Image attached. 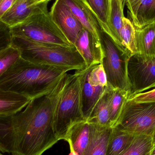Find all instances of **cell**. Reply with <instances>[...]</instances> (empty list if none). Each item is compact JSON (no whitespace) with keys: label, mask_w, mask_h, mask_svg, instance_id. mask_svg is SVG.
<instances>
[{"label":"cell","mask_w":155,"mask_h":155,"mask_svg":"<svg viewBox=\"0 0 155 155\" xmlns=\"http://www.w3.org/2000/svg\"><path fill=\"white\" fill-rule=\"evenodd\" d=\"M68 73L51 91L31 99L15 114L17 129L15 155H42L58 142L53 127L57 101L69 78Z\"/></svg>","instance_id":"cell-1"},{"label":"cell","mask_w":155,"mask_h":155,"mask_svg":"<svg viewBox=\"0 0 155 155\" xmlns=\"http://www.w3.org/2000/svg\"><path fill=\"white\" fill-rule=\"evenodd\" d=\"M65 70L20 59L0 76V89L32 99L51 90Z\"/></svg>","instance_id":"cell-2"},{"label":"cell","mask_w":155,"mask_h":155,"mask_svg":"<svg viewBox=\"0 0 155 155\" xmlns=\"http://www.w3.org/2000/svg\"><path fill=\"white\" fill-rule=\"evenodd\" d=\"M12 46L19 50L25 61L57 67L67 72L86 68L84 60L75 47L35 42L13 36Z\"/></svg>","instance_id":"cell-3"},{"label":"cell","mask_w":155,"mask_h":155,"mask_svg":"<svg viewBox=\"0 0 155 155\" xmlns=\"http://www.w3.org/2000/svg\"><path fill=\"white\" fill-rule=\"evenodd\" d=\"M85 120L83 113L80 71H76L69 78L57 101L54 115L53 127L58 141L65 140L72 126Z\"/></svg>","instance_id":"cell-4"},{"label":"cell","mask_w":155,"mask_h":155,"mask_svg":"<svg viewBox=\"0 0 155 155\" xmlns=\"http://www.w3.org/2000/svg\"><path fill=\"white\" fill-rule=\"evenodd\" d=\"M11 30L13 36L35 42L74 47L52 20L48 12L35 14L11 27Z\"/></svg>","instance_id":"cell-5"},{"label":"cell","mask_w":155,"mask_h":155,"mask_svg":"<svg viewBox=\"0 0 155 155\" xmlns=\"http://www.w3.org/2000/svg\"><path fill=\"white\" fill-rule=\"evenodd\" d=\"M104 53L102 65L106 74L107 84L112 87L128 92L129 87L127 65L131 54L117 45L102 29L99 33Z\"/></svg>","instance_id":"cell-6"},{"label":"cell","mask_w":155,"mask_h":155,"mask_svg":"<svg viewBox=\"0 0 155 155\" xmlns=\"http://www.w3.org/2000/svg\"><path fill=\"white\" fill-rule=\"evenodd\" d=\"M116 126L134 134L152 136L155 130V102L127 99Z\"/></svg>","instance_id":"cell-7"},{"label":"cell","mask_w":155,"mask_h":155,"mask_svg":"<svg viewBox=\"0 0 155 155\" xmlns=\"http://www.w3.org/2000/svg\"><path fill=\"white\" fill-rule=\"evenodd\" d=\"M83 113L86 120L107 86L102 64L80 71Z\"/></svg>","instance_id":"cell-8"},{"label":"cell","mask_w":155,"mask_h":155,"mask_svg":"<svg viewBox=\"0 0 155 155\" xmlns=\"http://www.w3.org/2000/svg\"><path fill=\"white\" fill-rule=\"evenodd\" d=\"M128 97L155 87V57L145 59L136 53L131 55L127 65Z\"/></svg>","instance_id":"cell-9"},{"label":"cell","mask_w":155,"mask_h":155,"mask_svg":"<svg viewBox=\"0 0 155 155\" xmlns=\"http://www.w3.org/2000/svg\"><path fill=\"white\" fill-rule=\"evenodd\" d=\"M49 12L52 20L74 45L78 33L84 27L64 0H55Z\"/></svg>","instance_id":"cell-10"},{"label":"cell","mask_w":155,"mask_h":155,"mask_svg":"<svg viewBox=\"0 0 155 155\" xmlns=\"http://www.w3.org/2000/svg\"><path fill=\"white\" fill-rule=\"evenodd\" d=\"M49 2L37 3L33 0H16L0 21L11 28L14 27L35 14L48 12Z\"/></svg>","instance_id":"cell-11"},{"label":"cell","mask_w":155,"mask_h":155,"mask_svg":"<svg viewBox=\"0 0 155 155\" xmlns=\"http://www.w3.org/2000/svg\"><path fill=\"white\" fill-rule=\"evenodd\" d=\"M74 45L84 60L86 68L102 63L104 53L101 43L85 28L79 32Z\"/></svg>","instance_id":"cell-12"},{"label":"cell","mask_w":155,"mask_h":155,"mask_svg":"<svg viewBox=\"0 0 155 155\" xmlns=\"http://www.w3.org/2000/svg\"><path fill=\"white\" fill-rule=\"evenodd\" d=\"M94 125L85 120L71 127L65 139L70 146L69 155L83 154L90 143Z\"/></svg>","instance_id":"cell-13"},{"label":"cell","mask_w":155,"mask_h":155,"mask_svg":"<svg viewBox=\"0 0 155 155\" xmlns=\"http://www.w3.org/2000/svg\"><path fill=\"white\" fill-rule=\"evenodd\" d=\"M126 5L135 27L143 28L155 23V0H136Z\"/></svg>","instance_id":"cell-14"},{"label":"cell","mask_w":155,"mask_h":155,"mask_svg":"<svg viewBox=\"0 0 155 155\" xmlns=\"http://www.w3.org/2000/svg\"><path fill=\"white\" fill-rule=\"evenodd\" d=\"M64 1L84 28L92 33L96 40L101 43L99 35L101 26L95 15L84 2L83 0Z\"/></svg>","instance_id":"cell-15"},{"label":"cell","mask_w":155,"mask_h":155,"mask_svg":"<svg viewBox=\"0 0 155 155\" xmlns=\"http://www.w3.org/2000/svg\"><path fill=\"white\" fill-rule=\"evenodd\" d=\"M14 115L0 116V152L13 155L17 137Z\"/></svg>","instance_id":"cell-16"},{"label":"cell","mask_w":155,"mask_h":155,"mask_svg":"<svg viewBox=\"0 0 155 155\" xmlns=\"http://www.w3.org/2000/svg\"><path fill=\"white\" fill-rule=\"evenodd\" d=\"M135 47L136 53L145 59L155 57V23L135 27Z\"/></svg>","instance_id":"cell-17"},{"label":"cell","mask_w":155,"mask_h":155,"mask_svg":"<svg viewBox=\"0 0 155 155\" xmlns=\"http://www.w3.org/2000/svg\"><path fill=\"white\" fill-rule=\"evenodd\" d=\"M125 5L123 0H110L108 18V31L107 34L117 45L125 50L122 46L120 39V31L123 24V19L124 17Z\"/></svg>","instance_id":"cell-18"},{"label":"cell","mask_w":155,"mask_h":155,"mask_svg":"<svg viewBox=\"0 0 155 155\" xmlns=\"http://www.w3.org/2000/svg\"><path fill=\"white\" fill-rule=\"evenodd\" d=\"M31 100L22 95L0 89V116L17 114L25 108Z\"/></svg>","instance_id":"cell-19"},{"label":"cell","mask_w":155,"mask_h":155,"mask_svg":"<svg viewBox=\"0 0 155 155\" xmlns=\"http://www.w3.org/2000/svg\"><path fill=\"white\" fill-rule=\"evenodd\" d=\"M94 124L90 143L82 155H106L112 127Z\"/></svg>","instance_id":"cell-20"},{"label":"cell","mask_w":155,"mask_h":155,"mask_svg":"<svg viewBox=\"0 0 155 155\" xmlns=\"http://www.w3.org/2000/svg\"><path fill=\"white\" fill-rule=\"evenodd\" d=\"M111 87L107 84V87L96 104L90 117L87 119V122L102 126L110 127L109 98Z\"/></svg>","instance_id":"cell-21"},{"label":"cell","mask_w":155,"mask_h":155,"mask_svg":"<svg viewBox=\"0 0 155 155\" xmlns=\"http://www.w3.org/2000/svg\"><path fill=\"white\" fill-rule=\"evenodd\" d=\"M135 135L117 127H112L106 155H122Z\"/></svg>","instance_id":"cell-22"},{"label":"cell","mask_w":155,"mask_h":155,"mask_svg":"<svg viewBox=\"0 0 155 155\" xmlns=\"http://www.w3.org/2000/svg\"><path fill=\"white\" fill-rule=\"evenodd\" d=\"M128 97V92L111 87L109 98L110 126H115Z\"/></svg>","instance_id":"cell-23"},{"label":"cell","mask_w":155,"mask_h":155,"mask_svg":"<svg viewBox=\"0 0 155 155\" xmlns=\"http://www.w3.org/2000/svg\"><path fill=\"white\" fill-rule=\"evenodd\" d=\"M153 147L152 136L136 135L121 155H150Z\"/></svg>","instance_id":"cell-24"},{"label":"cell","mask_w":155,"mask_h":155,"mask_svg":"<svg viewBox=\"0 0 155 155\" xmlns=\"http://www.w3.org/2000/svg\"><path fill=\"white\" fill-rule=\"evenodd\" d=\"M98 20L101 29L108 33L110 0H83Z\"/></svg>","instance_id":"cell-25"},{"label":"cell","mask_w":155,"mask_h":155,"mask_svg":"<svg viewBox=\"0 0 155 155\" xmlns=\"http://www.w3.org/2000/svg\"><path fill=\"white\" fill-rule=\"evenodd\" d=\"M120 39L123 47L131 55L136 54L135 47V27L131 20L124 17L120 31Z\"/></svg>","instance_id":"cell-26"},{"label":"cell","mask_w":155,"mask_h":155,"mask_svg":"<svg viewBox=\"0 0 155 155\" xmlns=\"http://www.w3.org/2000/svg\"><path fill=\"white\" fill-rule=\"evenodd\" d=\"M21 58L19 50L12 46L0 51V76Z\"/></svg>","instance_id":"cell-27"},{"label":"cell","mask_w":155,"mask_h":155,"mask_svg":"<svg viewBox=\"0 0 155 155\" xmlns=\"http://www.w3.org/2000/svg\"><path fill=\"white\" fill-rule=\"evenodd\" d=\"M12 38L11 27L0 21V51L12 46Z\"/></svg>","instance_id":"cell-28"},{"label":"cell","mask_w":155,"mask_h":155,"mask_svg":"<svg viewBox=\"0 0 155 155\" xmlns=\"http://www.w3.org/2000/svg\"><path fill=\"white\" fill-rule=\"evenodd\" d=\"M128 99L136 102H155V88L128 97Z\"/></svg>","instance_id":"cell-29"},{"label":"cell","mask_w":155,"mask_h":155,"mask_svg":"<svg viewBox=\"0 0 155 155\" xmlns=\"http://www.w3.org/2000/svg\"><path fill=\"white\" fill-rule=\"evenodd\" d=\"M16 0H2L0 2V19Z\"/></svg>","instance_id":"cell-30"},{"label":"cell","mask_w":155,"mask_h":155,"mask_svg":"<svg viewBox=\"0 0 155 155\" xmlns=\"http://www.w3.org/2000/svg\"><path fill=\"white\" fill-rule=\"evenodd\" d=\"M152 139H153V146L155 144V130L152 136Z\"/></svg>","instance_id":"cell-31"},{"label":"cell","mask_w":155,"mask_h":155,"mask_svg":"<svg viewBox=\"0 0 155 155\" xmlns=\"http://www.w3.org/2000/svg\"><path fill=\"white\" fill-rule=\"evenodd\" d=\"M155 155V144L153 146V147L152 148V151H151V155Z\"/></svg>","instance_id":"cell-32"},{"label":"cell","mask_w":155,"mask_h":155,"mask_svg":"<svg viewBox=\"0 0 155 155\" xmlns=\"http://www.w3.org/2000/svg\"><path fill=\"white\" fill-rule=\"evenodd\" d=\"M33 1H35L36 2L39 3L45 2H50L51 0H33Z\"/></svg>","instance_id":"cell-33"},{"label":"cell","mask_w":155,"mask_h":155,"mask_svg":"<svg viewBox=\"0 0 155 155\" xmlns=\"http://www.w3.org/2000/svg\"><path fill=\"white\" fill-rule=\"evenodd\" d=\"M136 1V0H126L125 5L130 3H132V2H134V1Z\"/></svg>","instance_id":"cell-34"},{"label":"cell","mask_w":155,"mask_h":155,"mask_svg":"<svg viewBox=\"0 0 155 155\" xmlns=\"http://www.w3.org/2000/svg\"><path fill=\"white\" fill-rule=\"evenodd\" d=\"M123 1H124V3L125 4V1H126V0H123Z\"/></svg>","instance_id":"cell-35"},{"label":"cell","mask_w":155,"mask_h":155,"mask_svg":"<svg viewBox=\"0 0 155 155\" xmlns=\"http://www.w3.org/2000/svg\"><path fill=\"white\" fill-rule=\"evenodd\" d=\"M0 155H4L3 154H2L1 153V152H0Z\"/></svg>","instance_id":"cell-36"},{"label":"cell","mask_w":155,"mask_h":155,"mask_svg":"<svg viewBox=\"0 0 155 155\" xmlns=\"http://www.w3.org/2000/svg\"><path fill=\"white\" fill-rule=\"evenodd\" d=\"M1 1H2V0H0V2H1Z\"/></svg>","instance_id":"cell-37"},{"label":"cell","mask_w":155,"mask_h":155,"mask_svg":"<svg viewBox=\"0 0 155 155\" xmlns=\"http://www.w3.org/2000/svg\"><path fill=\"white\" fill-rule=\"evenodd\" d=\"M11 155H12V154H11Z\"/></svg>","instance_id":"cell-38"}]
</instances>
